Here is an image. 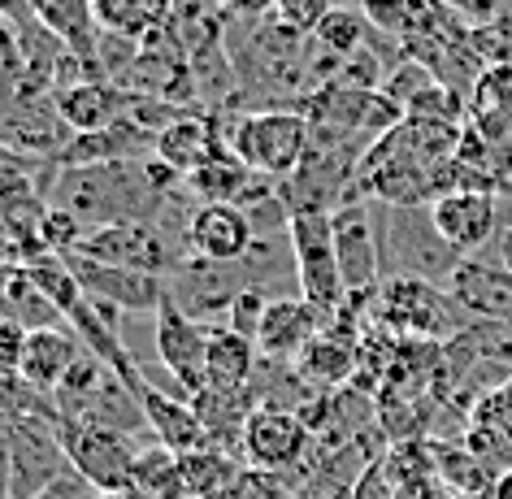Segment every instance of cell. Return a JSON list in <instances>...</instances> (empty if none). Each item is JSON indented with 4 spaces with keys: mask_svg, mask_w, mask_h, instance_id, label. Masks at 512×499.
I'll use <instances>...</instances> for the list:
<instances>
[{
    "mask_svg": "<svg viewBox=\"0 0 512 499\" xmlns=\"http://www.w3.org/2000/svg\"><path fill=\"white\" fill-rule=\"evenodd\" d=\"M57 434H61V447H66L70 469L79 473L92 491L131 495L135 456H139V447L152 439H135V434L100 430V426H70V421H61Z\"/></svg>",
    "mask_w": 512,
    "mask_h": 499,
    "instance_id": "8992f818",
    "label": "cell"
},
{
    "mask_svg": "<svg viewBox=\"0 0 512 499\" xmlns=\"http://www.w3.org/2000/svg\"><path fill=\"white\" fill-rule=\"evenodd\" d=\"M178 465H183V482H187L191 499H209L213 491L230 486L243 469H248L235 452H222V447H196V452H183Z\"/></svg>",
    "mask_w": 512,
    "mask_h": 499,
    "instance_id": "83f0119b",
    "label": "cell"
},
{
    "mask_svg": "<svg viewBox=\"0 0 512 499\" xmlns=\"http://www.w3.org/2000/svg\"><path fill=\"white\" fill-rule=\"evenodd\" d=\"M87 230H92V226H87L83 217H74L70 209H57V204H53L48 217L40 222V243L48 252H57V257H70V252H79V243L87 239Z\"/></svg>",
    "mask_w": 512,
    "mask_h": 499,
    "instance_id": "4dcf8cb0",
    "label": "cell"
},
{
    "mask_svg": "<svg viewBox=\"0 0 512 499\" xmlns=\"http://www.w3.org/2000/svg\"><path fill=\"white\" fill-rule=\"evenodd\" d=\"M139 404H144V417H148V430L152 439L165 443L170 452H196V447H209V434H204L200 417H196V404L183 400V395H170V391H157L152 382L139 378Z\"/></svg>",
    "mask_w": 512,
    "mask_h": 499,
    "instance_id": "ac0fdd59",
    "label": "cell"
},
{
    "mask_svg": "<svg viewBox=\"0 0 512 499\" xmlns=\"http://www.w3.org/2000/svg\"><path fill=\"white\" fill-rule=\"evenodd\" d=\"M491 499H512V469H504L491 486Z\"/></svg>",
    "mask_w": 512,
    "mask_h": 499,
    "instance_id": "ab89813d",
    "label": "cell"
},
{
    "mask_svg": "<svg viewBox=\"0 0 512 499\" xmlns=\"http://www.w3.org/2000/svg\"><path fill=\"white\" fill-rule=\"evenodd\" d=\"M252 178H256V170H248L235 152H226V157H217L204 165V170L183 178V187H187L191 204H239Z\"/></svg>",
    "mask_w": 512,
    "mask_h": 499,
    "instance_id": "484cf974",
    "label": "cell"
},
{
    "mask_svg": "<svg viewBox=\"0 0 512 499\" xmlns=\"http://www.w3.org/2000/svg\"><path fill=\"white\" fill-rule=\"evenodd\" d=\"M131 499H191L178 452H170V447L157 439L139 447L135 473H131Z\"/></svg>",
    "mask_w": 512,
    "mask_h": 499,
    "instance_id": "cb8c5ba5",
    "label": "cell"
},
{
    "mask_svg": "<svg viewBox=\"0 0 512 499\" xmlns=\"http://www.w3.org/2000/svg\"><path fill=\"white\" fill-rule=\"evenodd\" d=\"M248 291L239 261H204L187 257L183 265H174L165 278V296H170L187 317H196L204 326H222L235 304Z\"/></svg>",
    "mask_w": 512,
    "mask_h": 499,
    "instance_id": "ba28073f",
    "label": "cell"
},
{
    "mask_svg": "<svg viewBox=\"0 0 512 499\" xmlns=\"http://www.w3.org/2000/svg\"><path fill=\"white\" fill-rule=\"evenodd\" d=\"M0 14L14 22V27H22V22L35 18V9H31V0H0Z\"/></svg>",
    "mask_w": 512,
    "mask_h": 499,
    "instance_id": "74e56055",
    "label": "cell"
},
{
    "mask_svg": "<svg viewBox=\"0 0 512 499\" xmlns=\"http://www.w3.org/2000/svg\"><path fill=\"white\" fill-rule=\"evenodd\" d=\"M256 243V226L239 204H200L187 226L191 257L204 261H243Z\"/></svg>",
    "mask_w": 512,
    "mask_h": 499,
    "instance_id": "2e32d148",
    "label": "cell"
},
{
    "mask_svg": "<svg viewBox=\"0 0 512 499\" xmlns=\"http://www.w3.org/2000/svg\"><path fill=\"white\" fill-rule=\"evenodd\" d=\"M226 139L230 152L248 170L270 174L283 183L309 157L313 126L300 109H248V113H226Z\"/></svg>",
    "mask_w": 512,
    "mask_h": 499,
    "instance_id": "3957f363",
    "label": "cell"
},
{
    "mask_svg": "<svg viewBox=\"0 0 512 499\" xmlns=\"http://www.w3.org/2000/svg\"><path fill=\"white\" fill-rule=\"evenodd\" d=\"M313 40L322 44L326 53H335V57L348 61L352 53H361V48L369 44V18L361 14V9H352V5H335L322 18V27L313 31Z\"/></svg>",
    "mask_w": 512,
    "mask_h": 499,
    "instance_id": "f1b7e54d",
    "label": "cell"
},
{
    "mask_svg": "<svg viewBox=\"0 0 512 499\" xmlns=\"http://www.w3.org/2000/svg\"><path fill=\"white\" fill-rule=\"evenodd\" d=\"M335 5L339 0H274V18L283 22V27H291L296 35H313Z\"/></svg>",
    "mask_w": 512,
    "mask_h": 499,
    "instance_id": "1f68e13d",
    "label": "cell"
},
{
    "mask_svg": "<svg viewBox=\"0 0 512 499\" xmlns=\"http://www.w3.org/2000/svg\"><path fill=\"white\" fill-rule=\"evenodd\" d=\"M291 248H296L300 265V296L322 313L330 326L348 304V287H343L339 261H335V235H330V213H296L291 217Z\"/></svg>",
    "mask_w": 512,
    "mask_h": 499,
    "instance_id": "52a82bcc",
    "label": "cell"
},
{
    "mask_svg": "<svg viewBox=\"0 0 512 499\" xmlns=\"http://www.w3.org/2000/svg\"><path fill=\"white\" fill-rule=\"evenodd\" d=\"M313 430L304 426L300 413L291 408H270L261 404L256 413L248 417V430H243V443H239V456L248 469H261V473H278L287 486H291V473H300V482L309 478L313 469Z\"/></svg>",
    "mask_w": 512,
    "mask_h": 499,
    "instance_id": "5b68a950",
    "label": "cell"
},
{
    "mask_svg": "<svg viewBox=\"0 0 512 499\" xmlns=\"http://www.w3.org/2000/svg\"><path fill=\"white\" fill-rule=\"evenodd\" d=\"M482 261H491V265H499V270H508L512 274V226H499V235L486 243V248L478 252Z\"/></svg>",
    "mask_w": 512,
    "mask_h": 499,
    "instance_id": "8d00e7d4",
    "label": "cell"
},
{
    "mask_svg": "<svg viewBox=\"0 0 512 499\" xmlns=\"http://www.w3.org/2000/svg\"><path fill=\"white\" fill-rule=\"evenodd\" d=\"M100 31L126 35V40L144 44L152 31L174 22V0H92Z\"/></svg>",
    "mask_w": 512,
    "mask_h": 499,
    "instance_id": "d4e9b609",
    "label": "cell"
},
{
    "mask_svg": "<svg viewBox=\"0 0 512 499\" xmlns=\"http://www.w3.org/2000/svg\"><path fill=\"white\" fill-rule=\"evenodd\" d=\"M31 9L44 22V31L57 35L70 53H79L83 61H96L100 22H96L92 0H31Z\"/></svg>",
    "mask_w": 512,
    "mask_h": 499,
    "instance_id": "7402d4cb",
    "label": "cell"
},
{
    "mask_svg": "<svg viewBox=\"0 0 512 499\" xmlns=\"http://www.w3.org/2000/svg\"><path fill=\"white\" fill-rule=\"evenodd\" d=\"M256 369H261V352L248 335L230 326H209V352H204V387L217 391H239L252 387Z\"/></svg>",
    "mask_w": 512,
    "mask_h": 499,
    "instance_id": "44dd1931",
    "label": "cell"
},
{
    "mask_svg": "<svg viewBox=\"0 0 512 499\" xmlns=\"http://www.w3.org/2000/svg\"><path fill=\"white\" fill-rule=\"evenodd\" d=\"M447 291L473 322H512V274L491 261L465 257Z\"/></svg>",
    "mask_w": 512,
    "mask_h": 499,
    "instance_id": "e0dca14e",
    "label": "cell"
},
{
    "mask_svg": "<svg viewBox=\"0 0 512 499\" xmlns=\"http://www.w3.org/2000/svg\"><path fill=\"white\" fill-rule=\"evenodd\" d=\"M322 330H326L322 313H317L304 296L270 300V309L261 317V330H256V352H261V361L296 365L304 356V348H309Z\"/></svg>",
    "mask_w": 512,
    "mask_h": 499,
    "instance_id": "9a60e30c",
    "label": "cell"
},
{
    "mask_svg": "<svg viewBox=\"0 0 512 499\" xmlns=\"http://www.w3.org/2000/svg\"><path fill=\"white\" fill-rule=\"evenodd\" d=\"M157 152V139L148 131H139L131 118H118L100 131H83L70 139V148L61 152V170H83V165H109V161H135Z\"/></svg>",
    "mask_w": 512,
    "mask_h": 499,
    "instance_id": "d6986e66",
    "label": "cell"
},
{
    "mask_svg": "<svg viewBox=\"0 0 512 499\" xmlns=\"http://www.w3.org/2000/svg\"><path fill=\"white\" fill-rule=\"evenodd\" d=\"M22 343H27V330L0 317V378L18 374V365H22Z\"/></svg>",
    "mask_w": 512,
    "mask_h": 499,
    "instance_id": "836d02e7",
    "label": "cell"
},
{
    "mask_svg": "<svg viewBox=\"0 0 512 499\" xmlns=\"http://www.w3.org/2000/svg\"><path fill=\"white\" fill-rule=\"evenodd\" d=\"M79 274L83 291L92 300H105L122 313H148L157 317L161 300H165V278L161 274H144V270H126V265H105V261H92V257H79L70 252L66 257Z\"/></svg>",
    "mask_w": 512,
    "mask_h": 499,
    "instance_id": "4fadbf2b",
    "label": "cell"
},
{
    "mask_svg": "<svg viewBox=\"0 0 512 499\" xmlns=\"http://www.w3.org/2000/svg\"><path fill=\"white\" fill-rule=\"evenodd\" d=\"M430 217L460 257H478L499 235V196L478 187H456L430 204Z\"/></svg>",
    "mask_w": 512,
    "mask_h": 499,
    "instance_id": "7c38bea8",
    "label": "cell"
},
{
    "mask_svg": "<svg viewBox=\"0 0 512 499\" xmlns=\"http://www.w3.org/2000/svg\"><path fill=\"white\" fill-rule=\"evenodd\" d=\"M152 352L165 365L178 387H183L191 400L204 391V352H209V326L187 317L178 304L165 296L157 317H152Z\"/></svg>",
    "mask_w": 512,
    "mask_h": 499,
    "instance_id": "8fae6325",
    "label": "cell"
},
{
    "mask_svg": "<svg viewBox=\"0 0 512 499\" xmlns=\"http://www.w3.org/2000/svg\"><path fill=\"white\" fill-rule=\"evenodd\" d=\"M374 204L378 248H382V278H421V283L447 287L465 257L439 235L430 204Z\"/></svg>",
    "mask_w": 512,
    "mask_h": 499,
    "instance_id": "7a4b0ae2",
    "label": "cell"
},
{
    "mask_svg": "<svg viewBox=\"0 0 512 499\" xmlns=\"http://www.w3.org/2000/svg\"><path fill=\"white\" fill-rule=\"evenodd\" d=\"M83 356V343L70 326H48V330H27V343H22V365L18 378L31 382L35 391L53 395L57 382L70 374L74 361Z\"/></svg>",
    "mask_w": 512,
    "mask_h": 499,
    "instance_id": "ffe728a7",
    "label": "cell"
},
{
    "mask_svg": "<svg viewBox=\"0 0 512 499\" xmlns=\"http://www.w3.org/2000/svg\"><path fill=\"white\" fill-rule=\"evenodd\" d=\"M469 113H512V61L482 70L469 92Z\"/></svg>",
    "mask_w": 512,
    "mask_h": 499,
    "instance_id": "f546056e",
    "label": "cell"
},
{
    "mask_svg": "<svg viewBox=\"0 0 512 499\" xmlns=\"http://www.w3.org/2000/svg\"><path fill=\"white\" fill-rule=\"evenodd\" d=\"M18 70H22L18 31H14V22L0 14V79H5V74H18Z\"/></svg>",
    "mask_w": 512,
    "mask_h": 499,
    "instance_id": "e575fe53",
    "label": "cell"
},
{
    "mask_svg": "<svg viewBox=\"0 0 512 499\" xmlns=\"http://www.w3.org/2000/svg\"><path fill=\"white\" fill-rule=\"evenodd\" d=\"M0 317L14 322L22 330H48V326H66V317L53 300L44 296L40 287L31 283L27 270H14L9 274V287H5V304H0Z\"/></svg>",
    "mask_w": 512,
    "mask_h": 499,
    "instance_id": "4316f807",
    "label": "cell"
},
{
    "mask_svg": "<svg viewBox=\"0 0 512 499\" xmlns=\"http://www.w3.org/2000/svg\"><path fill=\"white\" fill-rule=\"evenodd\" d=\"M265 309H270V296L265 291H243V296L230 304V317L222 326H230V330H239V335H248L252 343H256V330H261V317H265Z\"/></svg>",
    "mask_w": 512,
    "mask_h": 499,
    "instance_id": "d6a6232c",
    "label": "cell"
},
{
    "mask_svg": "<svg viewBox=\"0 0 512 499\" xmlns=\"http://www.w3.org/2000/svg\"><path fill=\"white\" fill-rule=\"evenodd\" d=\"M230 139H226V113L222 109H187L178 122H170L157 135V157L165 165H174L183 178L204 170L209 161L226 157Z\"/></svg>",
    "mask_w": 512,
    "mask_h": 499,
    "instance_id": "5bb4252c",
    "label": "cell"
},
{
    "mask_svg": "<svg viewBox=\"0 0 512 499\" xmlns=\"http://www.w3.org/2000/svg\"><path fill=\"white\" fill-rule=\"evenodd\" d=\"M369 317H374V326L391 330L395 339H421V343H447L473 322L452 300V291L421 283V278H382Z\"/></svg>",
    "mask_w": 512,
    "mask_h": 499,
    "instance_id": "277c9868",
    "label": "cell"
},
{
    "mask_svg": "<svg viewBox=\"0 0 512 499\" xmlns=\"http://www.w3.org/2000/svg\"><path fill=\"white\" fill-rule=\"evenodd\" d=\"M183 187V174L165 165L157 152L135 161L83 165V170H61L48 187V204L70 209L87 226H118V222H157L170 196Z\"/></svg>",
    "mask_w": 512,
    "mask_h": 499,
    "instance_id": "6da1fadb",
    "label": "cell"
},
{
    "mask_svg": "<svg viewBox=\"0 0 512 499\" xmlns=\"http://www.w3.org/2000/svg\"><path fill=\"white\" fill-rule=\"evenodd\" d=\"M330 235H335V261L343 274L348 296H378L382 287V248L374 226V204L352 200L330 213Z\"/></svg>",
    "mask_w": 512,
    "mask_h": 499,
    "instance_id": "30bf717a",
    "label": "cell"
},
{
    "mask_svg": "<svg viewBox=\"0 0 512 499\" xmlns=\"http://www.w3.org/2000/svg\"><path fill=\"white\" fill-rule=\"evenodd\" d=\"M217 9L235 22H248V18H270L274 0H217Z\"/></svg>",
    "mask_w": 512,
    "mask_h": 499,
    "instance_id": "d590c367",
    "label": "cell"
},
{
    "mask_svg": "<svg viewBox=\"0 0 512 499\" xmlns=\"http://www.w3.org/2000/svg\"><path fill=\"white\" fill-rule=\"evenodd\" d=\"M79 257L126 265V270H144L170 278L174 265H183V248L165 235L157 222H118V226H92L79 243Z\"/></svg>",
    "mask_w": 512,
    "mask_h": 499,
    "instance_id": "9c48e42d",
    "label": "cell"
},
{
    "mask_svg": "<svg viewBox=\"0 0 512 499\" xmlns=\"http://www.w3.org/2000/svg\"><path fill=\"white\" fill-rule=\"evenodd\" d=\"M200 9H217V0H174V14H200Z\"/></svg>",
    "mask_w": 512,
    "mask_h": 499,
    "instance_id": "f35d334b",
    "label": "cell"
},
{
    "mask_svg": "<svg viewBox=\"0 0 512 499\" xmlns=\"http://www.w3.org/2000/svg\"><path fill=\"white\" fill-rule=\"evenodd\" d=\"M356 343L361 339H348V335H339V330H322V335H317L296 361L300 378L309 382V387H317V391L348 387L352 374H356Z\"/></svg>",
    "mask_w": 512,
    "mask_h": 499,
    "instance_id": "603a6c76",
    "label": "cell"
}]
</instances>
